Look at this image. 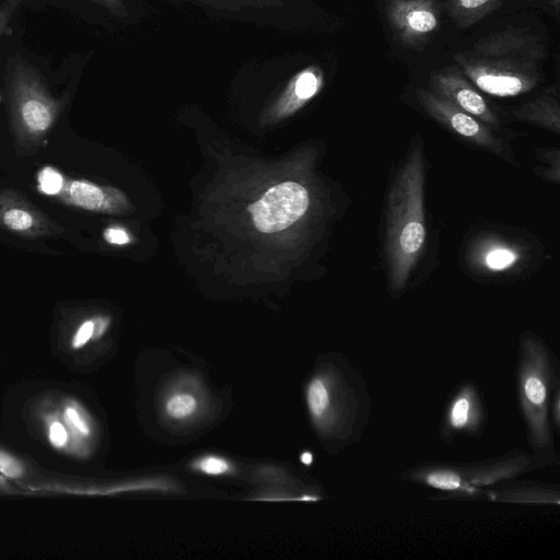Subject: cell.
Returning a JSON list of instances; mask_svg holds the SVG:
<instances>
[{
	"label": "cell",
	"mask_w": 560,
	"mask_h": 560,
	"mask_svg": "<svg viewBox=\"0 0 560 560\" xmlns=\"http://www.w3.org/2000/svg\"><path fill=\"white\" fill-rule=\"evenodd\" d=\"M258 501H314L317 500L314 495L302 494V495H279V494H266L257 497Z\"/></svg>",
	"instance_id": "cell-23"
},
{
	"label": "cell",
	"mask_w": 560,
	"mask_h": 560,
	"mask_svg": "<svg viewBox=\"0 0 560 560\" xmlns=\"http://www.w3.org/2000/svg\"><path fill=\"white\" fill-rule=\"evenodd\" d=\"M0 229L26 238L56 236L65 232L25 195L11 188L0 189Z\"/></svg>",
	"instance_id": "cell-4"
},
{
	"label": "cell",
	"mask_w": 560,
	"mask_h": 560,
	"mask_svg": "<svg viewBox=\"0 0 560 560\" xmlns=\"http://www.w3.org/2000/svg\"><path fill=\"white\" fill-rule=\"evenodd\" d=\"M489 0H459L460 4L466 9H475L488 2Z\"/></svg>",
	"instance_id": "cell-26"
},
{
	"label": "cell",
	"mask_w": 560,
	"mask_h": 560,
	"mask_svg": "<svg viewBox=\"0 0 560 560\" xmlns=\"http://www.w3.org/2000/svg\"><path fill=\"white\" fill-rule=\"evenodd\" d=\"M408 26L418 33L431 32L436 26L435 15L428 10L417 9L407 14Z\"/></svg>",
	"instance_id": "cell-13"
},
{
	"label": "cell",
	"mask_w": 560,
	"mask_h": 560,
	"mask_svg": "<svg viewBox=\"0 0 560 560\" xmlns=\"http://www.w3.org/2000/svg\"><path fill=\"white\" fill-rule=\"evenodd\" d=\"M22 0H7L0 5V37L7 28L13 12L20 5Z\"/></svg>",
	"instance_id": "cell-22"
},
{
	"label": "cell",
	"mask_w": 560,
	"mask_h": 560,
	"mask_svg": "<svg viewBox=\"0 0 560 560\" xmlns=\"http://www.w3.org/2000/svg\"><path fill=\"white\" fill-rule=\"evenodd\" d=\"M0 472L8 478L18 479L24 475V467L18 458L0 450Z\"/></svg>",
	"instance_id": "cell-17"
},
{
	"label": "cell",
	"mask_w": 560,
	"mask_h": 560,
	"mask_svg": "<svg viewBox=\"0 0 560 560\" xmlns=\"http://www.w3.org/2000/svg\"><path fill=\"white\" fill-rule=\"evenodd\" d=\"M515 260V255L506 249H494L487 256V265L495 270L509 267Z\"/></svg>",
	"instance_id": "cell-20"
},
{
	"label": "cell",
	"mask_w": 560,
	"mask_h": 560,
	"mask_svg": "<svg viewBox=\"0 0 560 560\" xmlns=\"http://www.w3.org/2000/svg\"><path fill=\"white\" fill-rule=\"evenodd\" d=\"M524 394L526 399L536 406H540L546 399V387L544 382L536 375H529L524 382Z\"/></svg>",
	"instance_id": "cell-14"
},
{
	"label": "cell",
	"mask_w": 560,
	"mask_h": 560,
	"mask_svg": "<svg viewBox=\"0 0 560 560\" xmlns=\"http://www.w3.org/2000/svg\"><path fill=\"white\" fill-rule=\"evenodd\" d=\"M470 417V401L462 396L455 400L451 409V423L454 428H463Z\"/></svg>",
	"instance_id": "cell-16"
},
{
	"label": "cell",
	"mask_w": 560,
	"mask_h": 560,
	"mask_svg": "<svg viewBox=\"0 0 560 560\" xmlns=\"http://www.w3.org/2000/svg\"><path fill=\"white\" fill-rule=\"evenodd\" d=\"M52 197L69 207L91 212L117 213L125 207V198L119 190L65 175Z\"/></svg>",
	"instance_id": "cell-5"
},
{
	"label": "cell",
	"mask_w": 560,
	"mask_h": 560,
	"mask_svg": "<svg viewBox=\"0 0 560 560\" xmlns=\"http://www.w3.org/2000/svg\"><path fill=\"white\" fill-rule=\"evenodd\" d=\"M448 95L458 104V106L468 114L480 117L487 121H493V116L489 112L486 102L475 90L465 84H445Z\"/></svg>",
	"instance_id": "cell-10"
},
{
	"label": "cell",
	"mask_w": 560,
	"mask_h": 560,
	"mask_svg": "<svg viewBox=\"0 0 560 560\" xmlns=\"http://www.w3.org/2000/svg\"><path fill=\"white\" fill-rule=\"evenodd\" d=\"M308 207V195L303 186L294 182L271 187L249 206L255 226L264 233L287 229L296 222Z\"/></svg>",
	"instance_id": "cell-3"
},
{
	"label": "cell",
	"mask_w": 560,
	"mask_h": 560,
	"mask_svg": "<svg viewBox=\"0 0 560 560\" xmlns=\"http://www.w3.org/2000/svg\"><path fill=\"white\" fill-rule=\"evenodd\" d=\"M300 460L302 464L310 466L313 463V454L311 452H303L300 455Z\"/></svg>",
	"instance_id": "cell-27"
},
{
	"label": "cell",
	"mask_w": 560,
	"mask_h": 560,
	"mask_svg": "<svg viewBox=\"0 0 560 560\" xmlns=\"http://www.w3.org/2000/svg\"><path fill=\"white\" fill-rule=\"evenodd\" d=\"M65 418L78 434L83 438L91 435L92 430L89 421L75 408L67 407Z\"/></svg>",
	"instance_id": "cell-19"
},
{
	"label": "cell",
	"mask_w": 560,
	"mask_h": 560,
	"mask_svg": "<svg viewBox=\"0 0 560 560\" xmlns=\"http://www.w3.org/2000/svg\"><path fill=\"white\" fill-rule=\"evenodd\" d=\"M48 439L50 444L56 448H62L68 442V433L63 424L55 421L49 425Z\"/></svg>",
	"instance_id": "cell-21"
},
{
	"label": "cell",
	"mask_w": 560,
	"mask_h": 560,
	"mask_svg": "<svg viewBox=\"0 0 560 560\" xmlns=\"http://www.w3.org/2000/svg\"><path fill=\"white\" fill-rule=\"evenodd\" d=\"M92 339H96L95 317L86 319L80 324L73 334L71 347L73 349H81Z\"/></svg>",
	"instance_id": "cell-15"
},
{
	"label": "cell",
	"mask_w": 560,
	"mask_h": 560,
	"mask_svg": "<svg viewBox=\"0 0 560 560\" xmlns=\"http://www.w3.org/2000/svg\"><path fill=\"white\" fill-rule=\"evenodd\" d=\"M428 109L440 120L453 128L457 133L483 145H492L491 135L469 114L452 107L445 103L427 96L424 100Z\"/></svg>",
	"instance_id": "cell-6"
},
{
	"label": "cell",
	"mask_w": 560,
	"mask_h": 560,
	"mask_svg": "<svg viewBox=\"0 0 560 560\" xmlns=\"http://www.w3.org/2000/svg\"><path fill=\"white\" fill-rule=\"evenodd\" d=\"M102 7H105L110 12L116 15L125 16L126 15V7L124 5L122 0H90Z\"/></svg>",
	"instance_id": "cell-25"
},
{
	"label": "cell",
	"mask_w": 560,
	"mask_h": 560,
	"mask_svg": "<svg viewBox=\"0 0 560 560\" xmlns=\"http://www.w3.org/2000/svg\"><path fill=\"white\" fill-rule=\"evenodd\" d=\"M199 402L198 397L194 393L185 389H175L165 396L162 409L168 420L186 422L198 413Z\"/></svg>",
	"instance_id": "cell-8"
},
{
	"label": "cell",
	"mask_w": 560,
	"mask_h": 560,
	"mask_svg": "<svg viewBox=\"0 0 560 560\" xmlns=\"http://www.w3.org/2000/svg\"><path fill=\"white\" fill-rule=\"evenodd\" d=\"M8 114L16 153H36L62 114L68 96L56 97L36 68L15 55L7 63Z\"/></svg>",
	"instance_id": "cell-1"
},
{
	"label": "cell",
	"mask_w": 560,
	"mask_h": 560,
	"mask_svg": "<svg viewBox=\"0 0 560 560\" xmlns=\"http://www.w3.org/2000/svg\"><path fill=\"white\" fill-rule=\"evenodd\" d=\"M388 249L396 284L404 283L425 240L422 167L419 160L401 172L389 202Z\"/></svg>",
	"instance_id": "cell-2"
},
{
	"label": "cell",
	"mask_w": 560,
	"mask_h": 560,
	"mask_svg": "<svg viewBox=\"0 0 560 560\" xmlns=\"http://www.w3.org/2000/svg\"><path fill=\"white\" fill-rule=\"evenodd\" d=\"M428 483L442 490H455L460 486V479L457 475L450 471H439L429 475Z\"/></svg>",
	"instance_id": "cell-18"
},
{
	"label": "cell",
	"mask_w": 560,
	"mask_h": 560,
	"mask_svg": "<svg viewBox=\"0 0 560 560\" xmlns=\"http://www.w3.org/2000/svg\"><path fill=\"white\" fill-rule=\"evenodd\" d=\"M191 470L210 477H220L234 472V465L218 454H205L195 458L190 464Z\"/></svg>",
	"instance_id": "cell-11"
},
{
	"label": "cell",
	"mask_w": 560,
	"mask_h": 560,
	"mask_svg": "<svg viewBox=\"0 0 560 560\" xmlns=\"http://www.w3.org/2000/svg\"><path fill=\"white\" fill-rule=\"evenodd\" d=\"M474 80L482 91L497 96H512L524 90L523 81L509 74L479 72Z\"/></svg>",
	"instance_id": "cell-9"
},
{
	"label": "cell",
	"mask_w": 560,
	"mask_h": 560,
	"mask_svg": "<svg viewBox=\"0 0 560 560\" xmlns=\"http://www.w3.org/2000/svg\"><path fill=\"white\" fill-rule=\"evenodd\" d=\"M207 4H213L214 8H220L223 5V9H241V8H276L282 7L283 2L281 0H201Z\"/></svg>",
	"instance_id": "cell-12"
},
{
	"label": "cell",
	"mask_w": 560,
	"mask_h": 560,
	"mask_svg": "<svg viewBox=\"0 0 560 560\" xmlns=\"http://www.w3.org/2000/svg\"><path fill=\"white\" fill-rule=\"evenodd\" d=\"M104 237L112 244H126L129 242L127 233L120 229L110 228L104 232Z\"/></svg>",
	"instance_id": "cell-24"
},
{
	"label": "cell",
	"mask_w": 560,
	"mask_h": 560,
	"mask_svg": "<svg viewBox=\"0 0 560 560\" xmlns=\"http://www.w3.org/2000/svg\"><path fill=\"white\" fill-rule=\"evenodd\" d=\"M306 406L313 421L320 425L324 424L331 407L330 387L322 376H314L306 385L305 389Z\"/></svg>",
	"instance_id": "cell-7"
}]
</instances>
